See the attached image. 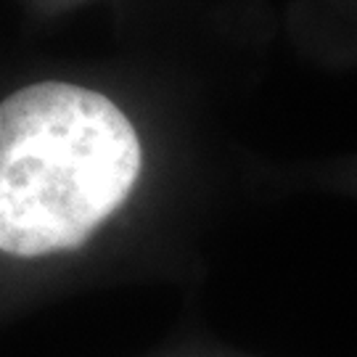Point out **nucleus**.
Wrapping results in <instances>:
<instances>
[{
	"mask_svg": "<svg viewBox=\"0 0 357 357\" xmlns=\"http://www.w3.org/2000/svg\"><path fill=\"white\" fill-rule=\"evenodd\" d=\"M143 153L96 90L38 82L0 103V252L45 257L88 241L128 202Z\"/></svg>",
	"mask_w": 357,
	"mask_h": 357,
	"instance_id": "f257e3e1",
	"label": "nucleus"
}]
</instances>
